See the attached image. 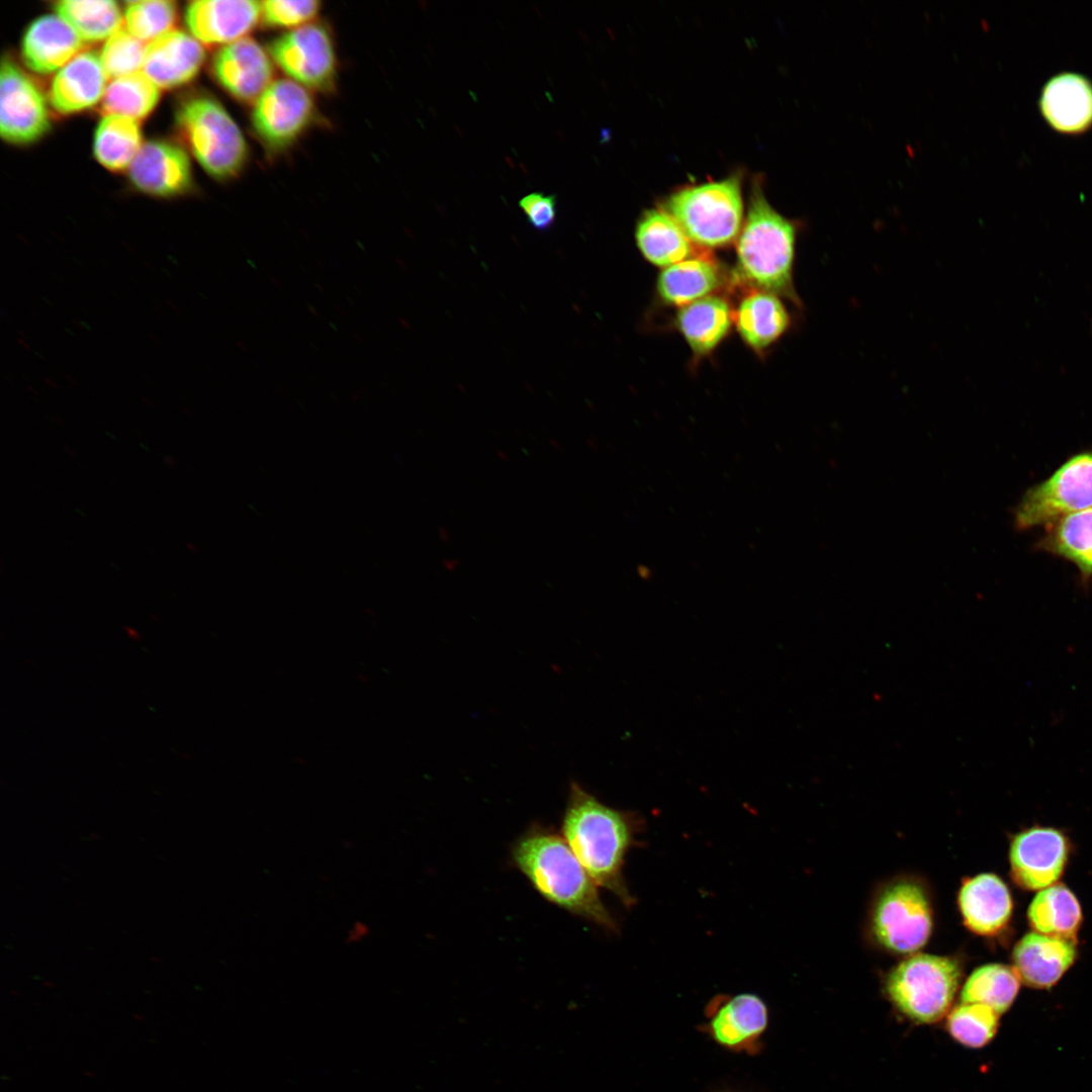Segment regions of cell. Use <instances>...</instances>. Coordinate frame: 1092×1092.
<instances>
[{
	"label": "cell",
	"mask_w": 1092,
	"mask_h": 1092,
	"mask_svg": "<svg viewBox=\"0 0 1092 1092\" xmlns=\"http://www.w3.org/2000/svg\"><path fill=\"white\" fill-rule=\"evenodd\" d=\"M639 818L630 811L612 808L575 781L571 782L560 832L597 886L632 906L623 875L626 854L635 841Z\"/></svg>",
	"instance_id": "obj_1"
},
{
	"label": "cell",
	"mask_w": 1092,
	"mask_h": 1092,
	"mask_svg": "<svg viewBox=\"0 0 1092 1092\" xmlns=\"http://www.w3.org/2000/svg\"><path fill=\"white\" fill-rule=\"evenodd\" d=\"M514 866L534 890L568 913L617 931L616 921L603 903L598 886L561 834L534 823L511 847Z\"/></svg>",
	"instance_id": "obj_2"
},
{
	"label": "cell",
	"mask_w": 1092,
	"mask_h": 1092,
	"mask_svg": "<svg viewBox=\"0 0 1092 1092\" xmlns=\"http://www.w3.org/2000/svg\"><path fill=\"white\" fill-rule=\"evenodd\" d=\"M796 225L780 214L754 184L746 217L737 239L741 277L761 291L797 302L793 285Z\"/></svg>",
	"instance_id": "obj_3"
},
{
	"label": "cell",
	"mask_w": 1092,
	"mask_h": 1092,
	"mask_svg": "<svg viewBox=\"0 0 1092 1092\" xmlns=\"http://www.w3.org/2000/svg\"><path fill=\"white\" fill-rule=\"evenodd\" d=\"M177 131L201 167L213 178L226 180L244 169L249 148L241 128L215 98L195 95L176 112Z\"/></svg>",
	"instance_id": "obj_4"
},
{
	"label": "cell",
	"mask_w": 1092,
	"mask_h": 1092,
	"mask_svg": "<svg viewBox=\"0 0 1092 1092\" xmlns=\"http://www.w3.org/2000/svg\"><path fill=\"white\" fill-rule=\"evenodd\" d=\"M666 210L690 240L705 248H719L738 237L743 220L741 181L738 175L687 185L664 202Z\"/></svg>",
	"instance_id": "obj_5"
},
{
	"label": "cell",
	"mask_w": 1092,
	"mask_h": 1092,
	"mask_svg": "<svg viewBox=\"0 0 1092 1092\" xmlns=\"http://www.w3.org/2000/svg\"><path fill=\"white\" fill-rule=\"evenodd\" d=\"M962 980L953 958L911 954L888 974L885 989L893 1005L916 1023H934L950 1009Z\"/></svg>",
	"instance_id": "obj_6"
},
{
	"label": "cell",
	"mask_w": 1092,
	"mask_h": 1092,
	"mask_svg": "<svg viewBox=\"0 0 1092 1092\" xmlns=\"http://www.w3.org/2000/svg\"><path fill=\"white\" fill-rule=\"evenodd\" d=\"M933 925L926 888L911 878L887 883L878 892L870 915L873 937L884 949L912 954L927 942Z\"/></svg>",
	"instance_id": "obj_7"
},
{
	"label": "cell",
	"mask_w": 1092,
	"mask_h": 1092,
	"mask_svg": "<svg viewBox=\"0 0 1092 1092\" xmlns=\"http://www.w3.org/2000/svg\"><path fill=\"white\" fill-rule=\"evenodd\" d=\"M1092 508V451L1068 458L1054 473L1029 487L1013 510L1014 526L1027 530Z\"/></svg>",
	"instance_id": "obj_8"
},
{
	"label": "cell",
	"mask_w": 1092,
	"mask_h": 1092,
	"mask_svg": "<svg viewBox=\"0 0 1092 1092\" xmlns=\"http://www.w3.org/2000/svg\"><path fill=\"white\" fill-rule=\"evenodd\" d=\"M316 106L310 91L291 79L274 80L255 101L251 120L270 152L290 148L314 122Z\"/></svg>",
	"instance_id": "obj_9"
},
{
	"label": "cell",
	"mask_w": 1092,
	"mask_h": 1092,
	"mask_svg": "<svg viewBox=\"0 0 1092 1092\" xmlns=\"http://www.w3.org/2000/svg\"><path fill=\"white\" fill-rule=\"evenodd\" d=\"M273 63L289 79L308 90L334 88L338 60L329 28L311 22L275 38L268 50Z\"/></svg>",
	"instance_id": "obj_10"
},
{
	"label": "cell",
	"mask_w": 1092,
	"mask_h": 1092,
	"mask_svg": "<svg viewBox=\"0 0 1092 1092\" xmlns=\"http://www.w3.org/2000/svg\"><path fill=\"white\" fill-rule=\"evenodd\" d=\"M50 128L43 94L10 59L3 58L0 77V132L11 144H28Z\"/></svg>",
	"instance_id": "obj_11"
},
{
	"label": "cell",
	"mask_w": 1092,
	"mask_h": 1092,
	"mask_svg": "<svg viewBox=\"0 0 1092 1092\" xmlns=\"http://www.w3.org/2000/svg\"><path fill=\"white\" fill-rule=\"evenodd\" d=\"M1069 853L1065 835L1057 829L1032 827L1017 834L1010 846L1014 881L1027 890H1042L1062 876Z\"/></svg>",
	"instance_id": "obj_12"
},
{
	"label": "cell",
	"mask_w": 1092,
	"mask_h": 1092,
	"mask_svg": "<svg viewBox=\"0 0 1092 1092\" xmlns=\"http://www.w3.org/2000/svg\"><path fill=\"white\" fill-rule=\"evenodd\" d=\"M218 83L238 100L251 103L273 82L272 58L256 39L246 36L223 46L212 61Z\"/></svg>",
	"instance_id": "obj_13"
},
{
	"label": "cell",
	"mask_w": 1092,
	"mask_h": 1092,
	"mask_svg": "<svg viewBox=\"0 0 1092 1092\" xmlns=\"http://www.w3.org/2000/svg\"><path fill=\"white\" fill-rule=\"evenodd\" d=\"M260 20V2L253 0H197L185 11L188 29L206 46L223 47L246 37Z\"/></svg>",
	"instance_id": "obj_14"
},
{
	"label": "cell",
	"mask_w": 1092,
	"mask_h": 1092,
	"mask_svg": "<svg viewBox=\"0 0 1092 1092\" xmlns=\"http://www.w3.org/2000/svg\"><path fill=\"white\" fill-rule=\"evenodd\" d=\"M128 176L140 191L159 197L183 194L192 181L187 153L165 141L145 143L128 168Z\"/></svg>",
	"instance_id": "obj_15"
},
{
	"label": "cell",
	"mask_w": 1092,
	"mask_h": 1092,
	"mask_svg": "<svg viewBox=\"0 0 1092 1092\" xmlns=\"http://www.w3.org/2000/svg\"><path fill=\"white\" fill-rule=\"evenodd\" d=\"M1038 107L1055 130L1082 133L1092 127V82L1079 73H1059L1043 85Z\"/></svg>",
	"instance_id": "obj_16"
},
{
	"label": "cell",
	"mask_w": 1092,
	"mask_h": 1092,
	"mask_svg": "<svg viewBox=\"0 0 1092 1092\" xmlns=\"http://www.w3.org/2000/svg\"><path fill=\"white\" fill-rule=\"evenodd\" d=\"M204 60L200 41L172 29L147 44L142 71L160 89H173L191 81Z\"/></svg>",
	"instance_id": "obj_17"
},
{
	"label": "cell",
	"mask_w": 1092,
	"mask_h": 1092,
	"mask_svg": "<svg viewBox=\"0 0 1092 1092\" xmlns=\"http://www.w3.org/2000/svg\"><path fill=\"white\" fill-rule=\"evenodd\" d=\"M1076 958L1072 940L1031 932L1024 935L1012 953L1013 969L1020 981L1036 989L1053 987Z\"/></svg>",
	"instance_id": "obj_18"
},
{
	"label": "cell",
	"mask_w": 1092,
	"mask_h": 1092,
	"mask_svg": "<svg viewBox=\"0 0 1092 1092\" xmlns=\"http://www.w3.org/2000/svg\"><path fill=\"white\" fill-rule=\"evenodd\" d=\"M958 903L965 925L980 935H994L1009 922L1012 898L1006 884L996 875L980 874L966 880Z\"/></svg>",
	"instance_id": "obj_19"
},
{
	"label": "cell",
	"mask_w": 1092,
	"mask_h": 1092,
	"mask_svg": "<svg viewBox=\"0 0 1092 1092\" xmlns=\"http://www.w3.org/2000/svg\"><path fill=\"white\" fill-rule=\"evenodd\" d=\"M107 79L100 57L93 52H82L54 77L50 103L62 114L85 110L102 99Z\"/></svg>",
	"instance_id": "obj_20"
},
{
	"label": "cell",
	"mask_w": 1092,
	"mask_h": 1092,
	"mask_svg": "<svg viewBox=\"0 0 1092 1092\" xmlns=\"http://www.w3.org/2000/svg\"><path fill=\"white\" fill-rule=\"evenodd\" d=\"M82 40L59 16L44 15L26 28L21 43L25 65L37 74L60 71L80 54Z\"/></svg>",
	"instance_id": "obj_21"
},
{
	"label": "cell",
	"mask_w": 1092,
	"mask_h": 1092,
	"mask_svg": "<svg viewBox=\"0 0 1092 1092\" xmlns=\"http://www.w3.org/2000/svg\"><path fill=\"white\" fill-rule=\"evenodd\" d=\"M1035 548L1077 566L1081 581L1092 579V508L1063 516L1045 525Z\"/></svg>",
	"instance_id": "obj_22"
},
{
	"label": "cell",
	"mask_w": 1092,
	"mask_h": 1092,
	"mask_svg": "<svg viewBox=\"0 0 1092 1092\" xmlns=\"http://www.w3.org/2000/svg\"><path fill=\"white\" fill-rule=\"evenodd\" d=\"M635 238L642 255L659 267L667 268L694 254V243L663 208L649 209L641 215Z\"/></svg>",
	"instance_id": "obj_23"
},
{
	"label": "cell",
	"mask_w": 1092,
	"mask_h": 1092,
	"mask_svg": "<svg viewBox=\"0 0 1092 1092\" xmlns=\"http://www.w3.org/2000/svg\"><path fill=\"white\" fill-rule=\"evenodd\" d=\"M734 322L745 343L761 351L787 331L790 316L776 294L757 290L741 300L734 313Z\"/></svg>",
	"instance_id": "obj_24"
},
{
	"label": "cell",
	"mask_w": 1092,
	"mask_h": 1092,
	"mask_svg": "<svg viewBox=\"0 0 1092 1092\" xmlns=\"http://www.w3.org/2000/svg\"><path fill=\"white\" fill-rule=\"evenodd\" d=\"M734 313L724 298L710 295L679 310L677 326L698 356L711 353L728 334Z\"/></svg>",
	"instance_id": "obj_25"
},
{
	"label": "cell",
	"mask_w": 1092,
	"mask_h": 1092,
	"mask_svg": "<svg viewBox=\"0 0 1092 1092\" xmlns=\"http://www.w3.org/2000/svg\"><path fill=\"white\" fill-rule=\"evenodd\" d=\"M721 284L718 265L707 257H697L664 268L657 279V292L664 302L684 307L710 296Z\"/></svg>",
	"instance_id": "obj_26"
},
{
	"label": "cell",
	"mask_w": 1092,
	"mask_h": 1092,
	"mask_svg": "<svg viewBox=\"0 0 1092 1092\" xmlns=\"http://www.w3.org/2000/svg\"><path fill=\"white\" fill-rule=\"evenodd\" d=\"M1027 917L1038 933L1074 940L1082 922L1076 896L1064 885L1039 891L1029 905Z\"/></svg>",
	"instance_id": "obj_27"
},
{
	"label": "cell",
	"mask_w": 1092,
	"mask_h": 1092,
	"mask_svg": "<svg viewBox=\"0 0 1092 1092\" xmlns=\"http://www.w3.org/2000/svg\"><path fill=\"white\" fill-rule=\"evenodd\" d=\"M767 1025V1008L754 994H739L724 1002L711 1020L714 1038L736 1046L759 1035Z\"/></svg>",
	"instance_id": "obj_28"
},
{
	"label": "cell",
	"mask_w": 1092,
	"mask_h": 1092,
	"mask_svg": "<svg viewBox=\"0 0 1092 1092\" xmlns=\"http://www.w3.org/2000/svg\"><path fill=\"white\" fill-rule=\"evenodd\" d=\"M55 10L87 42L110 37L123 22L119 6L111 0H62L56 3Z\"/></svg>",
	"instance_id": "obj_29"
},
{
	"label": "cell",
	"mask_w": 1092,
	"mask_h": 1092,
	"mask_svg": "<svg viewBox=\"0 0 1092 1092\" xmlns=\"http://www.w3.org/2000/svg\"><path fill=\"white\" fill-rule=\"evenodd\" d=\"M142 132L138 120L105 115L97 125L93 150L97 161L112 171L130 166L142 147Z\"/></svg>",
	"instance_id": "obj_30"
},
{
	"label": "cell",
	"mask_w": 1092,
	"mask_h": 1092,
	"mask_svg": "<svg viewBox=\"0 0 1092 1092\" xmlns=\"http://www.w3.org/2000/svg\"><path fill=\"white\" fill-rule=\"evenodd\" d=\"M1020 979L1015 970L1002 964L977 968L966 980L961 1003H979L991 1007L999 1015L1009 1009L1019 990Z\"/></svg>",
	"instance_id": "obj_31"
},
{
	"label": "cell",
	"mask_w": 1092,
	"mask_h": 1092,
	"mask_svg": "<svg viewBox=\"0 0 1092 1092\" xmlns=\"http://www.w3.org/2000/svg\"><path fill=\"white\" fill-rule=\"evenodd\" d=\"M159 89L143 71L112 79L101 99L102 111L134 120L145 118L159 101Z\"/></svg>",
	"instance_id": "obj_32"
},
{
	"label": "cell",
	"mask_w": 1092,
	"mask_h": 1092,
	"mask_svg": "<svg viewBox=\"0 0 1092 1092\" xmlns=\"http://www.w3.org/2000/svg\"><path fill=\"white\" fill-rule=\"evenodd\" d=\"M999 1014L991 1007L979 1003H961L948 1015L947 1029L960 1043L969 1048H981L995 1036Z\"/></svg>",
	"instance_id": "obj_33"
},
{
	"label": "cell",
	"mask_w": 1092,
	"mask_h": 1092,
	"mask_svg": "<svg viewBox=\"0 0 1092 1092\" xmlns=\"http://www.w3.org/2000/svg\"><path fill=\"white\" fill-rule=\"evenodd\" d=\"M177 7L174 1H129L124 10L125 28L143 41H152L172 30Z\"/></svg>",
	"instance_id": "obj_34"
},
{
	"label": "cell",
	"mask_w": 1092,
	"mask_h": 1092,
	"mask_svg": "<svg viewBox=\"0 0 1092 1092\" xmlns=\"http://www.w3.org/2000/svg\"><path fill=\"white\" fill-rule=\"evenodd\" d=\"M147 44L121 27L104 43L100 60L108 78H118L143 68Z\"/></svg>",
	"instance_id": "obj_35"
},
{
	"label": "cell",
	"mask_w": 1092,
	"mask_h": 1092,
	"mask_svg": "<svg viewBox=\"0 0 1092 1092\" xmlns=\"http://www.w3.org/2000/svg\"><path fill=\"white\" fill-rule=\"evenodd\" d=\"M263 24L273 28L295 29L308 24L318 14L322 4L316 0L260 2Z\"/></svg>",
	"instance_id": "obj_36"
},
{
	"label": "cell",
	"mask_w": 1092,
	"mask_h": 1092,
	"mask_svg": "<svg viewBox=\"0 0 1092 1092\" xmlns=\"http://www.w3.org/2000/svg\"><path fill=\"white\" fill-rule=\"evenodd\" d=\"M529 223L539 232L550 230L556 221V197L542 192H532L519 201Z\"/></svg>",
	"instance_id": "obj_37"
},
{
	"label": "cell",
	"mask_w": 1092,
	"mask_h": 1092,
	"mask_svg": "<svg viewBox=\"0 0 1092 1092\" xmlns=\"http://www.w3.org/2000/svg\"><path fill=\"white\" fill-rule=\"evenodd\" d=\"M163 463L169 468H174L177 465V460L172 455H166L163 457Z\"/></svg>",
	"instance_id": "obj_38"
},
{
	"label": "cell",
	"mask_w": 1092,
	"mask_h": 1092,
	"mask_svg": "<svg viewBox=\"0 0 1092 1092\" xmlns=\"http://www.w3.org/2000/svg\"><path fill=\"white\" fill-rule=\"evenodd\" d=\"M62 451H63V452H64V453L66 454V455H68V456H70V457H75V456L77 455V454H76V450H75V449H74L73 447L69 446V445H63V446H62Z\"/></svg>",
	"instance_id": "obj_39"
},
{
	"label": "cell",
	"mask_w": 1092,
	"mask_h": 1092,
	"mask_svg": "<svg viewBox=\"0 0 1092 1092\" xmlns=\"http://www.w3.org/2000/svg\"><path fill=\"white\" fill-rule=\"evenodd\" d=\"M186 547H187V549H188L189 551H191V552H197V551H198V548H197V546H196V545H195L194 543H192V542H187V543H186Z\"/></svg>",
	"instance_id": "obj_40"
}]
</instances>
